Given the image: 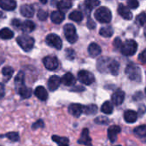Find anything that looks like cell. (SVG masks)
Returning <instances> with one entry per match:
<instances>
[{"mask_svg": "<svg viewBox=\"0 0 146 146\" xmlns=\"http://www.w3.org/2000/svg\"><path fill=\"white\" fill-rule=\"evenodd\" d=\"M94 16H95L96 20L101 23H109V22H110V21L112 19L111 11L107 7L98 8L94 13Z\"/></svg>", "mask_w": 146, "mask_h": 146, "instance_id": "cell-1", "label": "cell"}, {"mask_svg": "<svg viewBox=\"0 0 146 146\" xmlns=\"http://www.w3.org/2000/svg\"><path fill=\"white\" fill-rule=\"evenodd\" d=\"M138 50V44L133 39H127L121 44V50L124 56H133Z\"/></svg>", "mask_w": 146, "mask_h": 146, "instance_id": "cell-2", "label": "cell"}, {"mask_svg": "<svg viewBox=\"0 0 146 146\" xmlns=\"http://www.w3.org/2000/svg\"><path fill=\"white\" fill-rule=\"evenodd\" d=\"M125 72L131 80H133V81L141 80V69L139 67H138L134 63H129L127 66Z\"/></svg>", "mask_w": 146, "mask_h": 146, "instance_id": "cell-3", "label": "cell"}, {"mask_svg": "<svg viewBox=\"0 0 146 146\" xmlns=\"http://www.w3.org/2000/svg\"><path fill=\"white\" fill-rule=\"evenodd\" d=\"M16 41L20 47L25 51H30L34 45V38L28 35H20L17 37Z\"/></svg>", "mask_w": 146, "mask_h": 146, "instance_id": "cell-4", "label": "cell"}, {"mask_svg": "<svg viewBox=\"0 0 146 146\" xmlns=\"http://www.w3.org/2000/svg\"><path fill=\"white\" fill-rule=\"evenodd\" d=\"M63 32L67 40L71 43L74 44L78 40V34L76 33V28L73 24H66L63 27Z\"/></svg>", "mask_w": 146, "mask_h": 146, "instance_id": "cell-5", "label": "cell"}, {"mask_svg": "<svg viewBox=\"0 0 146 146\" xmlns=\"http://www.w3.org/2000/svg\"><path fill=\"white\" fill-rule=\"evenodd\" d=\"M78 80L82 84L90 86L95 81V77L91 72L86 70H81L78 73Z\"/></svg>", "mask_w": 146, "mask_h": 146, "instance_id": "cell-6", "label": "cell"}, {"mask_svg": "<svg viewBox=\"0 0 146 146\" xmlns=\"http://www.w3.org/2000/svg\"><path fill=\"white\" fill-rule=\"evenodd\" d=\"M45 41L49 46H51L55 49L61 50L62 47V41L61 38L55 33H50V34L47 35Z\"/></svg>", "mask_w": 146, "mask_h": 146, "instance_id": "cell-7", "label": "cell"}, {"mask_svg": "<svg viewBox=\"0 0 146 146\" xmlns=\"http://www.w3.org/2000/svg\"><path fill=\"white\" fill-rule=\"evenodd\" d=\"M44 67L49 70H55L58 68V60L54 56H48L43 60Z\"/></svg>", "mask_w": 146, "mask_h": 146, "instance_id": "cell-8", "label": "cell"}, {"mask_svg": "<svg viewBox=\"0 0 146 146\" xmlns=\"http://www.w3.org/2000/svg\"><path fill=\"white\" fill-rule=\"evenodd\" d=\"M111 99H112V102L115 105H121L123 102H124V99H125V92L121 90V89H118L116 90L112 97H111Z\"/></svg>", "mask_w": 146, "mask_h": 146, "instance_id": "cell-9", "label": "cell"}, {"mask_svg": "<svg viewBox=\"0 0 146 146\" xmlns=\"http://www.w3.org/2000/svg\"><path fill=\"white\" fill-rule=\"evenodd\" d=\"M61 84V78L57 75H52L50 77L47 86L50 92H55Z\"/></svg>", "mask_w": 146, "mask_h": 146, "instance_id": "cell-10", "label": "cell"}, {"mask_svg": "<svg viewBox=\"0 0 146 146\" xmlns=\"http://www.w3.org/2000/svg\"><path fill=\"white\" fill-rule=\"evenodd\" d=\"M119 68H120V64L118 62L115 60H111L110 59L107 64V68H106V73H110L113 75H117L119 73Z\"/></svg>", "mask_w": 146, "mask_h": 146, "instance_id": "cell-11", "label": "cell"}, {"mask_svg": "<svg viewBox=\"0 0 146 146\" xmlns=\"http://www.w3.org/2000/svg\"><path fill=\"white\" fill-rule=\"evenodd\" d=\"M121 128L119 126H116V125L111 126V127H109V129H108V137H109L110 142L114 143V142L116 141L117 136L121 133Z\"/></svg>", "mask_w": 146, "mask_h": 146, "instance_id": "cell-12", "label": "cell"}, {"mask_svg": "<svg viewBox=\"0 0 146 146\" xmlns=\"http://www.w3.org/2000/svg\"><path fill=\"white\" fill-rule=\"evenodd\" d=\"M68 112L74 117H80L83 113V106L80 104H71L68 107Z\"/></svg>", "mask_w": 146, "mask_h": 146, "instance_id": "cell-13", "label": "cell"}, {"mask_svg": "<svg viewBox=\"0 0 146 146\" xmlns=\"http://www.w3.org/2000/svg\"><path fill=\"white\" fill-rule=\"evenodd\" d=\"M78 143L80 145H92V139L89 136V131L87 128H85L82 130V133L80 134V138L78 140Z\"/></svg>", "mask_w": 146, "mask_h": 146, "instance_id": "cell-14", "label": "cell"}, {"mask_svg": "<svg viewBox=\"0 0 146 146\" xmlns=\"http://www.w3.org/2000/svg\"><path fill=\"white\" fill-rule=\"evenodd\" d=\"M118 13H119V15L123 19H126V20L133 19V13L131 12V10L127 7H126L123 4H120L119 5V7H118Z\"/></svg>", "mask_w": 146, "mask_h": 146, "instance_id": "cell-15", "label": "cell"}, {"mask_svg": "<svg viewBox=\"0 0 146 146\" xmlns=\"http://www.w3.org/2000/svg\"><path fill=\"white\" fill-rule=\"evenodd\" d=\"M0 8L7 11H12L16 8L15 0H0Z\"/></svg>", "mask_w": 146, "mask_h": 146, "instance_id": "cell-16", "label": "cell"}, {"mask_svg": "<svg viewBox=\"0 0 146 146\" xmlns=\"http://www.w3.org/2000/svg\"><path fill=\"white\" fill-rule=\"evenodd\" d=\"M20 12L21 14L24 16V17H27V18H31L34 15V9L32 5H29V4H23L21 7V9H20Z\"/></svg>", "mask_w": 146, "mask_h": 146, "instance_id": "cell-17", "label": "cell"}, {"mask_svg": "<svg viewBox=\"0 0 146 146\" xmlns=\"http://www.w3.org/2000/svg\"><path fill=\"white\" fill-rule=\"evenodd\" d=\"M50 19L52 21V22L56 23V24H60L62 23L64 19H65V15L62 11L61 10H56L53 11L50 15Z\"/></svg>", "mask_w": 146, "mask_h": 146, "instance_id": "cell-18", "label": "cell"}, {"mask_svg": "<svg viewBox=\"0 0 146 146\" xmlns=\"http://www.w3.org/2000/svg\"><path fill=\"white\" fill-rule=\"evenodd\" d=\"M61 82L67 86H70L75 84L76 80L71 73H67L61 78Z\"/></svg>", "mask_w": 146, "mask_h": 146, "instance_id": "cell-19", "label": "cell"}, {"mask_svg": "<svg viewBox=\"0 0 146 146\" xmlns=\"http://www.w3.org/2000/svg\"><path fill=\"white\" fill-rule=\"evenodd\" d=\"M138 119V114L134 110H128L124 113V120L127 123H134Z\"/></svg>", "mask_w": 146, "mask_h": 146, "instance_id": "cell-20", "label": "cell"}, {"mask_svg": "<svg viewBox=\"0 0 146 146\" xmlns=\"http://www.w3.org/2000/svg\"><path fill=\"white\" fill-rule=\"evenodd\" d=\"M101 50H102L101 47L96 43L90 44V45L88 47V53L92 57H96V56H99L101 54Z\"/></svg>", "mask_w": 146, "mask_h": 146, "instance_id": "cell-21", "label": "cell"}, {"mask_svg": "<svg viewBox=\"0 0 146 146\" xmlns=\"http://www.w3.org/2000/svg\"><path fill=\"white\" fill-rule=\"evenodd\" d=\"M34 94L41 101H45L48 98V92L43 86H38L34 91Z\"/></svg>", "mask_w": 146, "mask_h": 146, "instance_id": "cell-22", "label": "cell"}, {"mask_svg": "<svg viewBox=\"0 0 146 146\" xmlns=\"http://www.w3.org/2000/svg\"><path fill=\"white\" fill-rule=\"evenodd\" d=\"M17 92L19 93V95L22 98H29L32 96V89L29 87L25 86L24 85L18 87L17 88Z\"/></svg>", "mask_w": 146, "mask_h": 146, "instance_id": "cell-23", "label": "cell"}, {"mask_svg": "<svg viewBox=\"0 0 146 146\" xmlns=\"http://www.w3.org/2000/svg\"><path fill=\"white\" fill-rule=\"evenodd\" d=\"M20 28L26 33H31L35 29V24L32 21H25L24 22H21Z\"/></svg>", "mask_w": 146, "mask_h": 146, "instance_id": "cell-24", "label": "cell"}, {"mask_svg": "<svg viewBox=\"0 0 146 146\" xmlns=\"http://www.w3.org/2000/svg\"><path fill=\"white\" fill-rule=\"evenodd\" d=\"M72 7L71 0H61L57 3V8L61 11H67Z\"/></svg>", "mask_w": 146, "mask_h": 146, "instance_id": "cell-25", "label": "cell"}, {"mask_svg": "<svg viewBox=\"0 0 146 146\" xmlns=\"http://www.w3.org/2000/svg\"><path fill=\"white\" fill-rule=\"evenodd\" d=\"M14 37V33L8 27L2 28L0 30V38L2 39H10Z\"/></svg>", "mask_w": 146, "mask_h": 146, "instance_id": "cell-26", "label": "cell"}, {"mask_svg": "<svg viewBox=\"0 0 146 146\" xmlns=\"http://www.w3.org/2000/svg\"><path fill=\"white\" fill-rule=\"evenodd\" d=\"M113 110H114V107H113L111 102H110V101H106L105 103H104V104L101 107V111L106 115L112 114Z\"/></svg>", "mask_w": 146, "mask_h": 146, "instance_id": "cell-27", "label": "cell"}, {"mask_svg": "<svg viewBox=\"0 0 146 146\" xmlns=\"http://www.w3.org/2000/svg\"><path fill=\"white\" fill-rule=\"evenodd\" d=\"M52 140L56 143L58 145L65 146L68 145L69 144V140L68 138H64V137H60V136H56V135H53L52 136Z\"/></svg>", "mask_w": 146, "mask_h": 146, "instance_id": "cell-28", "label": "cell"}, {"mask_svg": "<svg viewBox=\"0 0 146 146\" xmlns=\"http://www.w3.org/2000/svg\"><path fill=\"white\" fill-rule=\"evenodd\" d=\"M114 33V31H113V28L110 26H107V27H104L100 29L99 31V34L104 38H110L113 35Z\"/></svg>", "mask_w": 146, "mask_h": 146, "instance_id": "cell-29", "label": "cell"}, {"mask_svg": "<svg viewBox=\"0 0 146 146\" xmlns=\"http://www.w3.org/2000/svg\"><path fill=\"white\" fill-rule=\"evenodd\" d=\"M83 112L87 115H95L98 112V107L95 104H89L87 106L83 107Z\"/></svg>", "mask_w": 146, "mask_h": 146, "instance_id": "cell-30", "label": "cell"}, {"mask_svg": "<svg viewBox=\"0 0 146 146\" xmlns=\"http://www.w3.org/2000/svg\"><path fill=\"white\" fill-rule=\"evenodd\" d=\"M83 14L79 11V10H74L73 12L70 13L69 15V19L74 21H77V22H80L83 20Z\"/></svg>", "mask_w": 146, "mask_h": 146, "instance_id": "cell-31", "label": "cell"}, {"mask_svg": "<svg viewBox=\"0 0 146 146\" xmlns=\"http://www.w3.org/2000/svg\"><path fill=\"white\" fill-rule=\"evenodd\" d=\"M133 133L135 135H137L139 138H145L146 136V126L145 125H142V126L136 127L134 129Z\"/></svg>", "mask_w": 146, "mask_h": 146, "instance_id": "cell-32", "label": "cell"}, {"mask_svg": "<svg viewBox=\"0 0 146 146\" xmlns=\"http://www.w3.org/2000/svg\"><path fill=\"white\" fill-rule=\"evenodd\" d=\"M99 4H100L99 0H86L85 1V6L89 10H92V9L97 8Z\"/></svg>", "mask_w": 146, "mask_h": 146, "instance_id": "cell-33", "label": "cell"}, {"mask_svg": "<svg viewBox=\"0 0 146 146\" xmlns=\"http://www.w3.org/2000/svg\"><path fill=\"white\" fill-rule=\"evenodd\" d=\"M24 73L23 72H19L15 79V85H16V87H20L21 86L24 85Z\"/></svg>", "mask_w": 146, "mask_h": 146, "instance_id": "cell-34", "label": "cell"}, {"mask_svg": "<svg viewBox=\"0 0 146 146\" xmlns=\"http://www.w3.org/2000/svg\"><path fill=\"white\" fill-rule=\"evenodd\" d=\"M2 73H3V74L5 77L10 78V77L12 76L13 73H14V69H13L11 67H4V68H3V70H2Z\"/></svg>", "mask_w": 146, "mask_h": 146, "instance_id": "cell-35", "label": "cell"}, {"mask_svg": "<svg viewBox=\"0 0 146 146\" xmlns=\"http://www.w3.org/2000/svg\"><path fill=\"white\" fill-rule=\"evenodd\" d=\"M6 138H8L9 140L13 141V142H16L19 140V134L17 133H15V132H11V133H8L6 135H5Z\"/></svg>", "mask_w": 146, "mask_h": 146, "instance_id": "cell-36", "label": "cell"}, {"mask_svg": "<svg viewBox=\"0 0 146 146\" xmlns=\"http://www.w3.org/2000/svg\"><path fill=\"white\" fill-rule=\"evenodd\" d=\"M37 16H38V20H40V21H45L48 18V12L46 10H44V9H39L38 11Z\"/></svg>", "mask_w": 146, "mask_h": 146, "instance_id": "cell-37", "label": "cell"}, {"mask_svg": "<svg viewBox=\"0 0 146 146\" xmlns=\"http://www.w3.org/2000/svg\"><path fill=\"white\" fill-rule=\"evenodd\" d=\"M137 21L139 23L140 26H145V12H142L141 14L138 15Z\"/></svg>", "mask_w": 146, "mask_h": 146, "instance_id": "cell-38", "label": "cell"}, {"mask_svg": "<svg viewBox=\"0 0 146 146\" xmlns=\"http://www.w3.org/2000/svg\"><path fill=\"white\" fill-rule=\"evenodd\" d=\"M139 1L138 0H127V5L129 8L134 9L139 7Z\"/></svg>", "mask_w": 146, "mask_h": 146, "instance_id": "cell-39", "label": "cell"}, {"mask_svg": "<svg viewBox=\"0 0 146 146\" xmlns=\"http://www.w3.org/2000/svg\"><path fill=\"white\" fill-rule=\"evenodd\" d=\"M95 122L98 123V124H107V123H109V120L106 117L99 116V117L95 119Z\"/></svg>", "mask_w": 146, "mask_h": 146, "instance_id": "cell-40", "label": "cell"}, {"mask_svg": "<svg viewBox=\"0 0 146 146\" xmlns=\"http://www.w3.org/2000/svg\"><path fill=\"white\" fill-rule=\"evenodd\" d=\"M44 121L42 120H38L37 122L33 123V129H38V128H40V127H44Z\"/></svg>", "mask_w": 146, "mask_h": 146, "instance_id": "cell-41", "label": "cell"}, {"mask_svg": "<svg viewBox=\"0 0 146 146\" xmlns=\"http://www.w3.org/2000/svg\"><path fill=\"white\" fill-rule=\"evenodd\" d=\"M139 60L142 62V63H145L146 62V50H144L139 56Z\"/></svg>", "mask_w": 146, "mask_h": 146, "instance_id": "cell-42", "label": "cell"}, {"mask_svg": "<svg viewBox=\"0 0 146 146\" xmlns=\"http://www.w3.org/2000/svg\"><path fill=\"white\" fill-rule=\"evenodd\" d=\"M113 44H114V47H115V49H120V48L121 47L122 42H121V40L119 38H116L114 40Z\"/></svg>", "mask_w": 146, "mask_h": 146, "instance_id": "cell-43", "label": "cell"}, {"mask_svg": "<svg viewBox=\"0 0 146 146\" xmlns=\"http://www.w3.org/2000/svg\"><path fill=\"white\" fill-rule=\"evenodd\" d=\"M66 55H67V57L70 60H73L74 57V50L72 49H68L67 51H66Z\"/></svg>", "mask_w": 146, "mask_h": 146, "instance_id": "cell-44", "label": "cell"}, {"mask_svg": "<svg viewBox=\"0 0 146 146\" xmlns=\"http://www.w3.org/2000/svg\"><path fill=\"white\" fill-rule=\"evenodd\" d=\"M5 94V87L3 83H0V99L4 97Z\"/></svg>", "mask_w": 146, "mask_h": 146, "instance_id": "cell-45", "label": "cell"}, {"mask_svg": "<svg viewBox=\"0 0 146 146\" xmlns=\"http://www.w3.org/2000/svg\"><path fill=\"white\" fill-rule=\"evenodd\" d=\"M87 27H88L89 28H91V29H93V28L96 27V24L94 23V21H93L91 18H89L88 21H87Z\"/></svg>", "mask_w": 146, "mask_h": 146, "instance_id": "cell-46", "label": "cell"}, {"mask_svg": "<svg viewBox=\"0 0 146 146\" xmlns=\"http://www.w3.org/2000/svg\"><path fill=\"white\" fill-rule=\"evenodd\" d=\"M21 24V21L19 19H14L12 21V25L15 27H20Z\"/></svg>", "mask_w": 146, "mask_h": 146, "instance_id": "cell-47", "label": "cell"}, {"mask_svg": "<svg viewBox=\"0 0 146 146\" xmlns=\"http://www.w3.org/2000/svg\"><path fill=\"white\" fill-rule=\"evenodd\" d=\"M39 1H40V2H41L42 3H44V4L47 3V0H39Z\"/></svg>", "mask_w": 146, "mask_h": 146, "instance_id": "cell-48", "label": "cell"}, {"mask_svg": "<svg viewBox=\"0 0 146 146\" xmlns=\"http://www.w3.org/2000/svg\"><path fill=\"white\" fill-rule=\"evenodd\" d=\"M3 62V61H2V60H0V64H1V62Z\"/></svg>", "mask_w": 146, "mask_h": 146, "instance_id": "cell-49", "label": "cell"}]
</instances>
